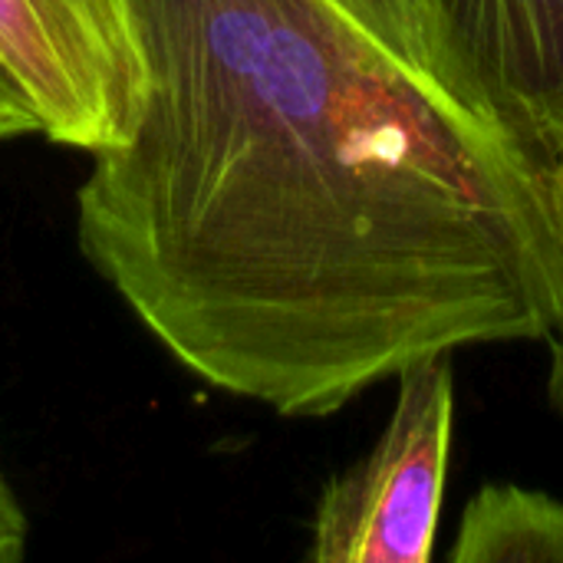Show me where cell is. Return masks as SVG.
Returning <instances> with one entry per match:
<instances>
[{"label": "cell", "instance_id": "8992f818", "mask_svg": "<svg viewBox=\"0 0 563 563\" xmlns=\"http://www.w3.org/2000/svg\"><path fill=\"white\" fill-rule=\"evenodd\" d=\"M389 53H396L402 63L419 69L422 76L435 79L442 89V66L439 53L422 13L419 0H340Z\"/></svg>", "mask_w": 563, "mask_h": 563}, {"label": "cell", "instance_id": "5b68a950", "mask_svg": "<svg viewBox=\"0 0 563 563\" xmlns=\"http://www.w3.org/2000/svg\"><path fill=\"white\" fill-rule=\"evenodd\" d=\"M452 563H563V501L521 485L482 488L462 518Z\"/></svg>", "mask_w": 563, "mask_h": 563}, {"label": "cell", "instance_id": "ba28073f", "mask_svg": "<svg viewBox=\"0 0 563 563\" xmlns=\"http://www.w3.org/2000/svg\"><path fill=\"white\" fill-rule=\"evenodd\" d=\"M26 515L0 475V563H13L26 551Z\"/></svg>", "mask_w": 563, "mask_h": 563}, {"label": "cell", "instance_id": "30bf717a", "mask_svg": "<svg viewBox=\"0 0 563 563\" xmlns=\"http://www.w3.org/2000/svg\"><path fill=\"white\" fill-rule=\"evenodd\" d=\"M554 188H558V205H561L563 214V148L561 155H558V165H554ZM558 383H563V369L558 373Z\"/></svg>", "mask_w": 563, "mask_h": 563}, {"label": "cell", "instance_id": "277c9868", "mask_svg": "<svg viewBox=\"0 0 563 563\" xmlns=\"http://www.w3.org/2000/svg\"><path fill=\"white\" fill-rule=\"evenodd\" d=\"M0 56L49 142L92 155L125 135L139 59L86 0H0Z\"/></svg>", "mask_w": 563, "mask_h": 563}, {"label": "cell", "instance_id": "7a4b0ae2", "mask_svg": "<svg viewBox=\"0 0 563 563\" xmlns=\"http://www.w3.org/2000/svg\"><path fill=\"white\" fill-rule=\"evenodd\" d=\"M452 422V353L406 366L383 439L360 465L333 478L317 501L310 561H429L445 495Z\"/></svg>", "mask_w": 563, "mask_h": 563}, {"label": "cell", "instance_id": "3957f363", "mask_svg": "<svg viewBox=\"0 0 563 563\" xmlns=\"http://www.w3.org/2000/svg\"><path fill=\"white\" fill-rule=\"evenodd\" d=\"M445 89L554 175L563 148V0H419Z\"/></svg>", "mask_w": 563, "mask_h": 563}, {"label": "cell", "instance_id": "6da1fadb", "mask_svg": "<svg viewBox=\"0 0 563 563\" xmlns=\"http://www.w3.org/2000/svg\"><path fill=\"white\" fill-rule=\"evenodd\" d=\"M125 135L89 155L76 244L198 379L330 416L406 366L551 340L554 175L340 0H119Z\"/></svg>", "mask_w": 563, "mask_h": 563}, {"label": "cell", "instance_id": "52a82bcc", "mask_svg": "<svg viewBox=\"0 0 563 563\" xmlns=\"http://www.w3.org/2000/svg\"><path fill=\"white\" fill-rule=\"evenodd\" d=\"M20 135H40V119L20 79L0 56V142L20 139Z\"/></svg>", "mask_w": 563, "mask_h": 563}, {"label": "cell", "instance_id": "9c48e42d", "mask_svg": "<svg viewBox=\"0 0 563 563\" xmlns=\"http://www.w3.org/2000/svg\"><path fill=\"white\" fill-rule=\"evenodd\" d=\"M86 3H89V7H92V10H96V13H99L112 30H115V33H122V36L132 43V36H129V30H125V16H122L119 0H86ZM132 49H135V46H132Z\"/></svg>", "mask_w": 563, "mask_h": 563}]
</instances>
